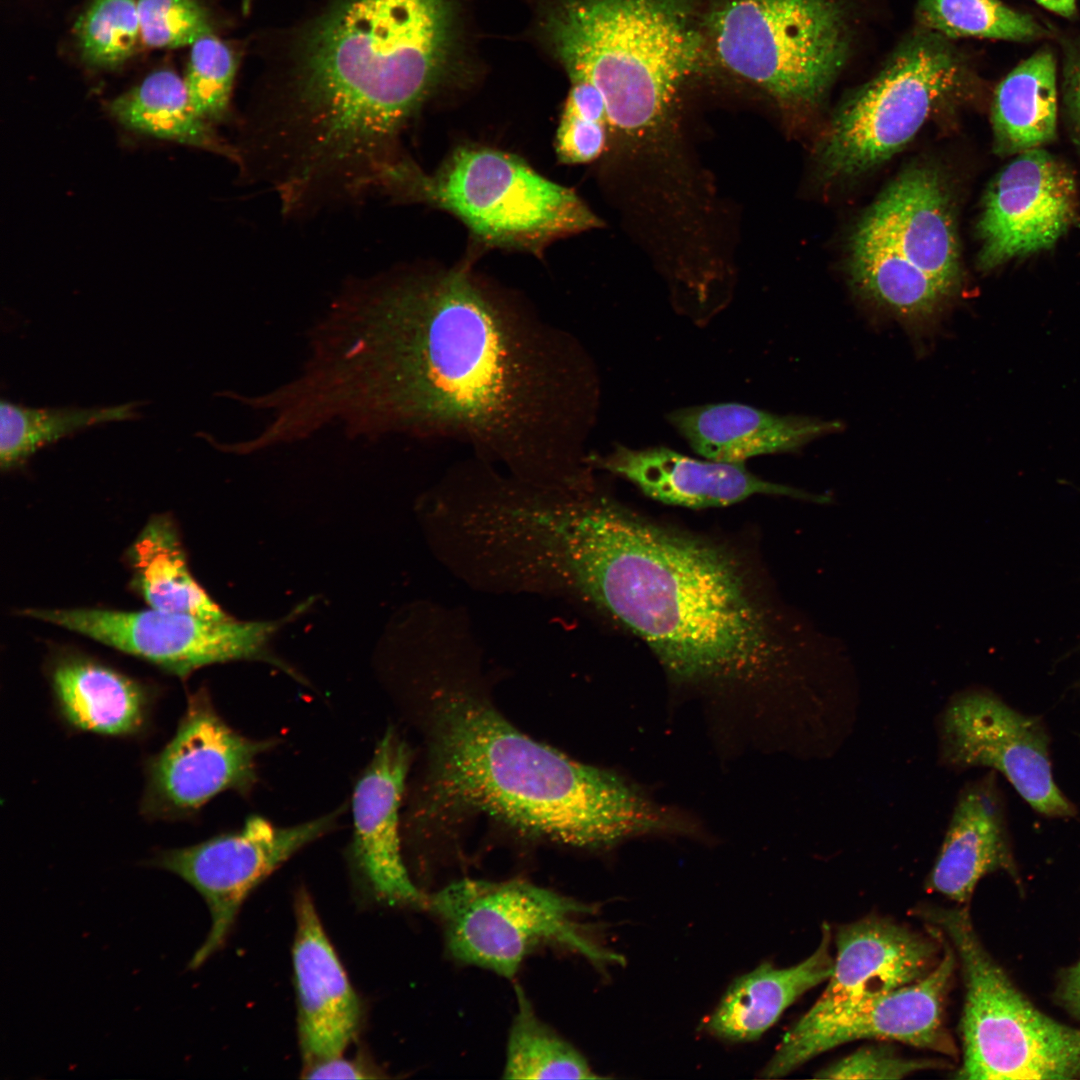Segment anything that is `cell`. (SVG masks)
Here are the masks:
<instances>
[{
  "instance_id": "cell-28",
  "label": "cell",
  "mask_w": 1080,
  "mask_h": 1080,
  "mask_svg": "<svg viewBox=\"0 0 1080 1080\" xmlns=\"http://www.w3.org/2000/svg\"><path fill=\"white\" fill-rule=\"evenodd\" d=\"M133 585L149 608L224 620L228 615L195 580L173 520L157 515L128 551Z\"/></svg>"
},
{
  "instance_id": "cell-31",
  "label": "cell",
  "mask_w": 1080,
  "mask_h": 1080,
  "mask_svg": "<svg viewBox=\"0 0 1080 1080\" xmlns=\"http://www.w3.org/2000/svg\"><path fill=\"white\" fill-rule=\"evenodd\" d=\"M506 1046L505 1079H599L586 1058L536 1014L521 987Z\"/></svg>"
},
{
  "instance_id": "cell-10",
  "label": "cell",
  "mask_w": 1080,
  "mask_h": 1080,
  "mask_svg": "<svg viewBox=\"0 0 1080 1080\" xmlns=\"http://www.w3.org/2000/svg\"><path fill=\"white\" fill-rule=\"evenodd\" d=\"M963 63L938 33L903 42L871 81L836 111L819 145L824 176L845 178L890 158L960 86Z\"/></svg>"
},
{
  "instance_id": "cell-23",
  "label": "cell",
  "mask_w": 1080,
  "mask_h": 1080,
  "mask_svg": "<svg viewBox=\"0 0 1080 1080\" xmlns=\"http://www.w3.org/2000/svg\"><path fill=\"white\" fill-rule=\"evenodd\" d=\"M668 420L695 453L728 463L794 451L841 426L835 421L779 415L734 402L679 408Z\"/></svg>"
},
{
  "instance_id": "cell-3",
  "label": "cell",
  "mask_w": 1080,
  "mask_h": 1080,
  "mask_svg": "<svg viewBox=\"0 0 1080 1080\" xmlns=\"http://www.w3.org/2000/svg\"><path fill=\"white\" fill-rule=\"evenodd\" d=\"M451 40L450 0H345L316 26L289 101L248 145L283 209L375 189Z\"/></svg>"
},
{
  "instance_id": "cell-32",
  "label": "cell",
  "mask_w": 1080,
  "mask_h": 1080,
  "mask_svg": "<svg viewBox=\"0 0 1080 1080\" xmlns=\"http://www.w3.org/2000/svg\"><path fill=\"white\" fill-rule=\"evenodd\" d=\"M917 18L922 25L950 38L1028 41L1047 33L1032 16L999 0H919Z\"/></svg>"
},
{
  "instance_id": "cell-29",
  "label": "cell",
  "mask_w": 1080,
  "mask_h": 1080,
  "mask_svg": "<svg viewBox=\"0 0 1080 1080\" xmlns=\"http://www.w3.org/2000/svg\"><path fill=\"white\" fill-rule=\"evenodd\" d=\"M1056 64L1041 50L1017 65L998 85L992 103V128L1001 155L1040 148L1055 138Z\"/></svg>"
},
{
  "instance_id": "cell-4",
  "label": "cell",
  "mask_w": 1080,
  "mask_h": 1080,
  "mask_svg": "<svg viewBox=\"0 0 1080 1080\" xmlns=\"http://www.w3.org/2000/svg\"><path fill=\"white\" fill-rule=\"evenodd\" d=\"M438 704L431 776L441 800L582 847L700 832L694 818L623 777L526 737L463 688L445 689Z\"/></svg>"
},
{
  "instance_id": "cell-14",
  "label": "cell",
  "mask_w": 1080,
  "mask_h": 1080,
  "mask_svg": "<svg viewBox=\"0 0 1080 1080\" xmlns=\"http://www.w3.org/2000/svg\"><path fill=\"white\" fill-rule=\"evenodd\" d=\"M939 760L947 768L1000 772L1028 805L1051 818H1070L1075 805L1056 784L1047 730L994 693L968 689L953 696L937 722Z\"/></svg>"
},
{
  "instance_id": "cell-7",
  "label": "cell",
  "mask_w": 1080,
  "mask_h": 1080,
  "mask_svg": "<svg viewBox=\"0 0 1080 1080\" xmlns=\"http://www.w3.org/2000/svg\"><path fill=\"white\" fill-rule=\"evenodd\" d=\"M961 965L965 1002L960 1021L963 1080L1079 1079L1080 1029L1037 1009L983 946L966 907H925Z\"/></svg>"
},
{
  "instance_id": "cell-15",
  "label": "cell",
  "mask_w": 1080,
  "mask_h": 1080,
  "mask_svg": "<svg viewBox=\"0 0 1080 1080\" xmlns=\"http://www.w3.org/2000/svg\"><path fill=\"white\" fill-rule=\"evenodd\" d=\"M273 745L234 730L199 691L189 697L172 739L150 762L142 808L159 818L184 816L222 792L246 793L256 784L258 758Z\"/></svg>"
},
{
  "instance_id": "cell-34",
  "label": "cell",
  "mask_w": 1080,
  "mask_h": 1080,
  "mask_svg": "<svg viewBox=\"0 0 1080 1080\" xmlns=\"http://www.w3.org/2000/svg\"><path fill=\"white\" fill-rule=\"evenodd\" d=\"M236 67L233 50L213 33L191 45L183 80L193 109L213 125L230 114Z\"/></svg>"
},
{
  "instance_id": "cell-9",
  "label": "cell",
  "mask_w": 1080,
  "mask_h": 1080,
  "mask_svg": "<svg viewBox=\"0 0 1080 1080\" xmlns=\"http://www.w3.org/2000/svg\"><path fill=\"white\" fill-rule=\"evenodd\" d=\"M707 28L729 71L787 107L817 104L851 45L841 0H721Z\"/></svg>"
},
{
  "instance_id": "cell-27",
  "label": "cell",
  "mask_w": 1080,
  "mask_h": 1080,
  "mask_svg": "<svg viewBox=\"0 0 1080 1080\" xmlns=\"http://www.w3.org/2000/svg\"><path fill=\"white\" fill-rule=\"evenodd\" d=\"M125 129L148 137L212 152L240 163L239 149L193 109L183 78L170 69L148 74L107 104Z\"/></svg>"
},
{
  "instance_id": "cell-6",
  "label": "cell",
  "mask_w": 1080,
  "mask_h": 1080,
  "mask_svg": "<svg viewBox=\"0 0 1080 1080\" xmlns=\"http://www.w3.org/2000/svg\"><path fill=\"white\" fill-rule=\"evenodd\" d=\"M375 189L445 210L494 248L541 254L555 240L602 225L573 190L483 146L457 147L432 173L399 157L382 169Z\"/></svg>"
},
{
  "instance_id": "cell-11",
  "label": "cell",
  "mask_w": 1080,
  "mask_h": 1080,
  "mask_svg": "<svg viewBox=\"0 0 1080 1080\" xmlns=\"http://www.w3.org/2000/svg\"><path fill=\"white\" fill-rule=\"evenodd\" d=\"M22 614L144 659L182 678L204 666L236 660L274 663L268 644L291 616L274 621L213 620L152 608H29Z\"/></svg>"
},
{
  "instance_id": "cell-22",
  "label": "cell",
  "mask_w": 1080,
  "mask_h": 1080,
  "mask_svg": "<svg viewBox=\"0 0 1080 1080\" xmlns=\"http://www.w3.org/2000/svg\"><path fill=\"white\" fill-rule=\"evenodd\" d=\"M1004 808L993 770L961 789L927 890L966 904L987 874L1002 871L1020 883Z\"/></svg>"
},
{
  "instance_id": "cell-12",
  "label": "cell",
  "mask_w": 1080,
  "mask_h": 1080,
  "mask_svg": "<svg viewBox=\"0 0 1080 1080\" xmlns=\"http://www.w3.org/2000/svg\"><path fill=\"white\" fill-rule=\"evenodd\" d=\"M941 935V958L927 975L882 994L822 1010L810 1008L785 1034L760 1076L784 1077L814 1057L860 1039L898 1041L954 1056L957 1050L944 1026L943 1010L957 957Z\"/></svg>"
},
{
  "instance_id": "cell-38",
  "label": "cell",
  "mask_w": 1080,
  "mask_h": 1080,
  "mask_svg": "<svg viewBox=\"0 0 1080 1080\" xmlns=\"http://www.w3.org/2000/svg\"><path fill=\"white\" fill-rule=\"evenodd\" d=\"M303 1072L304 1077L308 1079H368L378 1077L365 1064L360 1061L345 1059L343 1056L306 1066Z\"/></svg>"
},
{
  "instance_id": "cell-8",
  "label": "cell",
  "mask_w": 1080,
  "mask_h": 1080,
  "mask_svg": "<svg viewBox=\"0 0 1080 1080\" xmlns=\"http://www.w3.org/2000/svg\"><path fill=\"white\" fill-rule=\"evenodd\" d=\"M451 958L513 978L532 953L557 948L606 969L625 959L602 944L583 918L593 907L522 880L463 879L428 897Z\"/></svg>"
},
{
  "instance_id": "cell-1",
  "label": "cell",
  "mask_w": 1080,
  "mask_h": 1080,
  "mask_svg": "<svg viewBox=\"0 0 1080 1080\" xmlns=\"http://www.w3.org/2000/svg\"><path fill=\"white\" fill-rule=\"evenodd\" d=\"M310 435L446 438L522 481L594 478L586 442L599 403L593 363L567 330L462 265L344 288L310 328L287 386Z\"/></svg>"
},
{
  "instance_id": "cell-24",
  "label": "cell",
  "mask_w": 1080,
  "mask_h": 1080,
  "mask_svg": "<svg viewBox=\"0 0 1080 1080\" xmlns=\"http://www.w3.org/2000/svg\"><path fill=\"white\" fill-rule=\"evenodd\" d=\"M816 950L796 965L780 968L765 962L736 978L702 1024L709 1035L727 1042L760 1038L783 1012L832 974V933L823 923Z\"/></svg>"
},
{
  "instance_id": "cell-41",
  "label": "cell",
  "mask_w": 1080,
  "mask_h": 1080,
  "mask_svg": "<svg viewBox=\"0 0 1080 1080\" xmlns=\"http://www.w3.org/2000/svg\"><path fill=\"white\" fill-rule=\"evenodd\" d=\"M1044 8L1057 13L1064 17H1071L1075 14L1076 4L1075 0H1035Z\"/></svg>"
},
{
  "instance_id": "cell-19",
  "label": "cell",
  "mask_w": 1080,
  "mask_h": 1080,
  "mask_svg": "<svg viewBox=\"0 0 1080 1080\" xmlns=\"http://www.w3.org/2000/svg\"><path fill=\"white\" fill-rule=\"evenodd\" d=\"M295 915L292 961L306 1067L343 1055L359 1029L361 1005L306 889L296 895Z\"/></svg>"
},
{
  "instance_id": "cell-13",
  "label": "cell",
  "mask_w": 1080,
  "mask_h": 1080,
  "mask_svg": "<svg viewBox=\"0 0 1080 1080\" xmlns=\"http://www.w3.org/2000/svg\"><path fill=\"white\" fill-rule=\"evenodd\" d=\"M338 815L334 811L292 826H278L253 815L237 831L161 851L150 861L191 885L208 906L210 930L189 969L202 966L223 946L250 892L295 853L330 831Z\"/></svg>"
},
{
  "instance_id": "cell-21",
  "label": "cell",
  "mask_w": 1080,
  "mask_h": 1080,
  "mask_svg": "<svg viewBox=\"0 0 1080 1080\" xmlns=\"http://www.w3.org/2000/svg\"><path fill=\"white\" fill-rule=\"evenodd\" d=\"M913 266L950 297L962 271L953 204L936 169L919 166L898 176L865 213Z\"/></svg>"
},
{
  "instance_id": "cell-30",
  "label": "cell",
  "mask_w": 1080,
  "mask_h": 1080,
  "mask_svg": "<svg viewBox=\"0 0 1080 1080\" xmlns=\"http://www.w3.org/2000/svg\"><path fill=\"white\" fill-rule=\"evenodd\" d=\"M137 402L107 407L36 408L2 400L0 465L10 470L39 449L87 428L135 419Z\"/></svg>"
},
{
  "instance_id": "cell-40",
  "label": "cell",
  "mask_w": 1080,
  "mask_h": 1080,
  "mask_svg": "<svg viewBox=\"0 0 1080 1080\" xmlns=\"http://www.w3.org/2000/svg\"><path fill=\"white\" fill-rule=\"evenodd\" d=\"M1064 87L1065 103L1080 145V59L1069 66Z\"/></svg>"
},
{
  "instance_id": "cell-26",
  "label": "cell",
  "mask_w": 1080,
  "mask_h": 1080,
  "mask_svg": "<svg viewBox=\"0 0 1080 1080\" xmlns=\"http://www.w3.org/2000/svg\"><path fill=\"white\" fill-rule=\"evenodd\" d=\"M51 685L63 718L74 728L126 736L144 725L148 695L118 671L82 657H66L51 670Z\"/></svg>"
},
{
  "instance_id": "cell-37",
  "label": "cell",
  "mask_w": 1080,
  "mask_h": 1080,
  "mask_svg": "<svg viewBox=\"0 0 1080 1080\" xmlns=\"http://www.w3.org/2000/svg\"><path fill=\"white\" fill-rule=\"evenodd\" d=\"M608 124L563 108L556 133L555 148L565 164H583L597 159L606 146Z\"/></svg>"
},
{
  "instance_id": "cell-2",
  "label": "cell",
  "mask_w": 1080,
  "mask_h": 1080,
  "mask_svg": "<svg viewBox=\"0 0 1080 1080\" xmlns=\"http://www.w3.org/2000/svg\"><path fill=\"white\" fill-rule=\"evenodd\" d=\"M546 570L555 600L640 640L674 684L762 692L801 681L786 616L751 552L642 513L600 481L566 508Z\"/></svg>"
},
{
  "instance_id": "cell-18",
  "label": "cell",
  "mask_w": 1080,
  "mask_h": 1080,
  "mask_svg": "<svg viewBox=\"0 0 1080 1080\" xmlns=\"http://www.w3.org/2000/svg\"><path fill=\"white\" fill-rule=\"evenodd\" d=\"M596 470L635 485L658 502L692 509L729 506L755 495L824 502V496L765 480L744 463L701 460L665 446L632 449L617 445L606 455L590 453Z\"/></svg>"
},
{
  "instance_id": "cell-35",
  "label": "cell",
  "mask_w": 1080,
  "mask_h": 1080,
  "mask_svg": "<svg viewBox=\"0 0 1080 1080\" xmlns=\"http://www.w3.org/2000/svg\"><path fill=\"white\" fill-rule=\"evenodd\" d=\"M142 42L157 49L192 45L212 34L204 7L197 0H136Z\"/></svg>"
},
{
  "instance_id": "cell-16",
  "label": "cell",
  "mask_w": 1080,
  "mask_h": 1080,
  "mask_svg": "<svg viewBox=\"0 0 1080 1080\" xmlns=\"http://www.w3.org/2000/svg\"><path fill=\"white\" fill-rule=\"evenodd\" d=\"M1072 171L1047 151L1018 154L986 190L977 223L978 267L989 271L1051 248L1078 215Z\"/></svg>"
},
{
  "instance_id": "cell-39",
  "label": "cell",
  "mask_w": 1080,
  "mask_h": 1080,
  "mask_svg": "<svg viewBox=\"0 0 1080 1080\" xmlns=\"http://www.w3.org/2000/svg\"><path fill=\"white\" fill-rule=\"evenodd\" d=\"M1055 994L1057 1002L1080 1020V959L1062 972Z\"/></svg>"
},
{
  "instance_id": "cell-5",
  "label": "cell",
  "mask_w": 1080,
  "mask_h": 1080,
  "mask_svg": "<svg viewBox=\"0 0 1080 1080\" xmlns=\"http://www.w3.org/2000/svg\"><path fill=\"white\" fill-rule=\"evenodd\" d=\"M541 24L570 80L596 88L609 128L629 137L665 120L704 44L683 0H553Z\"/></svg>"
},
{
  "instance_id": "cell-17",
  "label": "cell",
  "mask_w": 1080,
  "mask_h": 1080,
  "mask_svg": "<svg viewBox=\"0 0 1080 1080\" xmlns=\"http://www.w3.org/2000/svg\"><path fill=\"white\" fill-rule=\"evenodd\" d=\"M409 767L406 744L388 729L353 790V855L376 897L389 905L427 908L412 882L399 836V807Z\"/></svg>"
},
{
  "instance_id": "cell-33",
  "label": "cell",
  "mask_w": 1080,
  "mask_h": 1080,
  "mask_svg": "<svg viewBox=\"0 0 1080 1080\" xmlns=\"http://www.w3.org/2000/svg\"><path fill=\"white\" fill-rule=\"evenodd\" d=\"M74 33L88 65L112 69L122 65L142 42L136 0H90Z\"/></svg>"
},
{
  "instance_id": "cell-25",
  "label": "cell",
  "mask_w": 1080,
  "mask_h": 1080,
  "mask_svg": "<svg viewBox=\"0 0 1080 1080\" xmlns=\"http://www.w3.org/2000/svg\"><path fill=\"white\" fill-rule=\"evenodd\" d=\"M848 274L862 299L912 327L934 321L951 298L865 215L850 238Z\"/></svg>"
},
{
  "instance_id": "cell-36",
  "label": "cell",
  "mask_w": 1080,
  "mask_h": 1080,
  "mask_svg": "<svg viewBox=\"0 0 1080 1080\" xmlns=\"http://www.w3.org/2000/svg\"><path fill=\"white\" fill-rule=\"evenodd\" d=\"M939 1059L906 1058L889 1045L861 1047L815 1073L819 1079H902L913 1073L945 1069Z\"/></svg>"
},
{
  "instance_id": "cell-20",
  "label": "cell",
  "mask_w": 1080,
  "mask_h": 1080,
  "mask_svg": "<svg viewBox=\"0 0 1080 1080\" xmlns=\"http://www.w3.org/2000/svg\"><path fill=\"white\" fill-rule=\"evenodd\" d=\"M927 930L929 936L878 917L841 926L832 974L811 1009L889 992L927 975L943 951L940 930L930 924Z\"/></svg>"
}]
</instances>
